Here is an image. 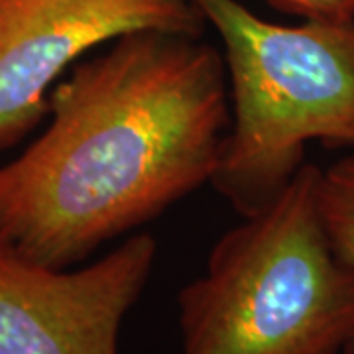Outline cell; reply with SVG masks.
Listing matches in <instances>:
<instances>
[{
    "mask_svg": "<svg viewBox=\"0 0 354 354\" xmlns=\"http://www.w3.org/2000/svg\"><path fill=\"white\" fill-rule=\"evenodd\" d=\"M279 12L301 20L348 24L354 22V0H266Z\"/></svg>",
    "mask_w": 354,
    "mask_h": 354,
    "instance_id": "7",
    "label": "cell"
},
{
    "mask_svg": "<svg viewBox=\"0 0 354 354\" xmlns=\"http://www.w3.org/2000/svg\"><path fill=\"white\" fill-rule=\"evenodd\" d=\"M156 258L148 232L77 270L39 264L0 236V354H120Z\"/></svg>",
    "mask_w": 354,
    "mask_h": 354,
    "instance_id": "4",
    "label": "cell"
},
{
    "mask_svg": "<svg viewBox=\"0 0 354 354\" xmlns=\"http://www.w3.org/2000/svg\"><path fill=\"white\" fill-rule=\"evenodd\" d=\"M223 41L230 93L215 187L241 216L272 201L305 148L354 150V22L276 24L239 0H195Z\"/></svg>",
    "mask_w": 354,
    "mask_h": 354,
    "instance_id": "3",
    "label": "cell"
},
{
    "mask_svg": "<svg viewBox=\"0 0 354 354\" xmlns=\"http://www.w3.org/2000/svg\"><path fill=\"white\" fill-rule=\"evenodd\" d=\"M342 354H354V351H346V353H342Z\"/></svg>",
    "mask_w": 354,
    "mask_h": 354,
    "instance_id": "8",
    "label": "cell"
},
{
    "mask_svg": "<svg viewBox=\"0 0 354 354\" xmlns=\"http://www.w3.org/2000/svg\"><path fill=\"white\" fill-rule=\"evenodd\" d=\"M319 169L291 181L211 248L177 295L181 354H341L354 344V272L317 205Z\"/></svg>",
    "mask_w": 354,
    "mask_h": 354,
    "instance_id": "2",
    "label": "cell"
},
{
    "mask_svg": "<svg viewBox=\"0 0 354 354\" xmlns=\"http://www.w3.org/2000/svg\"><path fill=\"white\" fill-rule=\"evenodd\" d=\"M317 205L335 252L354 272V153L319 169Z\"/></svg>",
    "mask_w": 354,
    "mask_h": 354,
    "instance_id": "6",
    "label": "cell"
},
{
    "mask_svg": "<svg viewBox=\"0 0 354 354\" xmlns=\"http://www.w3.org/2000/svg\"><path fill=\"white\" fill-rule=\"evenodd\" d=\"M205 26L195 0H0V152L38 127L87 51L136 32L201 38Z\"/></svg>",
    "mask_w": 354,
    "mask_h": 354,
    "instance_id": "5",
    "label": "cell"
},
{
    "mask_svg": "<svg viewBox=\"0 0 354 354\" xmlns=\"http://www.w3.org/2000/svg\"><path fill=\"white\" fill-rule=\"evenodd\" d=\"M48 114L0 165V236L71 268L213 181L230 127L225 57L201 38L128 34L73 65Z\"/></svg>",
    "mask_w": 354,
    "mask_h": 354,
    "instance_id": "1",
    "label": "cell"
}]
</instances>
